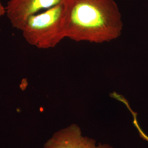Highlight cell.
<instances>
[{
    "label": "cell",
    "mask_w": 148,
    "mask_h": 148,
    "mask_svg": "<svg viewBox=\"0 0 148 148\" xmlns=\"http://www.w3.org/2000/svg\"><path fill=\"white\" fill-rule=\"evenodd\" d=\"M64 7L66 38L103 43L121 35V13L114 0H65Z\"/></svg>",
    "instance_id": "cell-1"
},
{
    "label": "cell",
    "mask_w": 148,
    "mask_h": 148,
    "mask_svg": "<svg viewBox=\"0 0 148 148\" xmlns=\"http://www.w3.org/2000/svg\"><path fill=\"white\" fill-rule=\"evenodd\" d=\"M63 3L30 16L21 31L25 40L34 47L47 49L56 47L65 37Z\"/></svg>",
    "instance_id": "cell-2"
},
{
    "label": "cell",
    "mask_w": 148,
    "mask_h": 148,
    "mask_svg": "<svg viewBox=\"0 0 148 148\" xmlns=\"http://www.w3.org/2000/svg\"><path fill=\"white\" fill-rule=\"evenodd\" d=\"M65 0H10L5 5V15L11 25L21 30L27 19L41 11L51 8Z\"/></svg>",
    "instance_id": "cell-3"
},
{
    "label": "cell",
    "mask_w": 148,
    "mask_h": 148,
    "mask_svg": "<svg viewBox=\"0 0 148 148\" xmlns=\"http://www.w3.org/2000/svg\"><path fill=\"white\" fill-rule=\"evenodd\" d=\"M43 148H114L109 144L96 145L94 139L83 136L81 127L72 123L53 133Z\"/></svg>",
    "instance_id": "cell-4"
},
{
    "label": "cell",
    "mask_w": 148,
    "mask_h": 148,
    "mask_svg": "<svg viewBox=\"0 0 148 148\" xmlns=\"http://www.w3.org/2000/svg\"><path fill=\"white\" fill-rule=\"evenodd\" d=\"M126 106L127 109H128V110L130 111V112L131 113V114L132 115L133 123V125H134L135 127L137 129L138 132L139 133L140 137L142 138L143 140H145V141L148 142V136L147 134H146L143 131V130L140 126V125L138 123V121L137 113L133 110L131 107L130 106L129 103L127 104Z\"/></svg>",
    "instance_id": "cell-5"
},
{
    "label": "cell",
    "mask_w": 148,
    "mask_h": 148,
    "mask_svg": "<svg viewBox=\"0 0 148 148\" xmlns=\"http://www.w3.org/2000/svg\"><path fill=\"white\" fill-rule=\"evenodd\" d=\"M5 15V7L1 3L0 1V17Z\"/></svg>",
    "instance_id": "cell-6"
}]
</instances>
